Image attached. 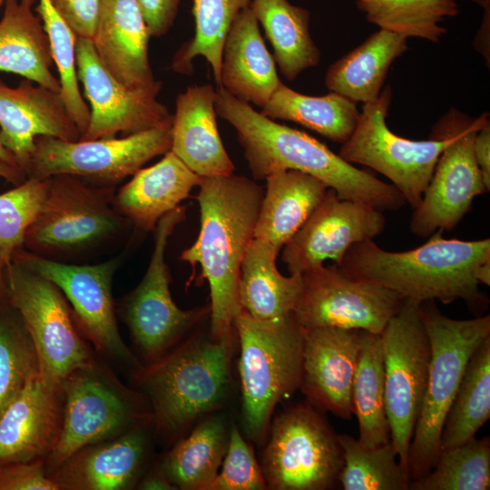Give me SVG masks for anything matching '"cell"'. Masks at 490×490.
Masks as SVG:
<instances>
[{
    "label": "cell",
    "instance_id": "cell-35",
    "mask_svg": "<svg viewBox=\"0 0 490 490\" xmlns=\"http://www.w3.org/2000/svg\"><path fill=\"white\" fill-rule=\"evenodd\" d=\"M363 445L372 447L390 442L385 409V375L380 334L361 330L360 348L351 390Z\"/></svg>",
    "mask_w": 490,
    "mask_h": 490
},
{
    "label": "cell",
    "instance_id": "cell-44",
    "mask_svg": "<svg viewBox=\"0 0 490 490\" xmlns=\"http://www.w3.org/2000/svg\"><path fill=\"white\" fill-rule=\"evenodd\" d=\"M221 469L211 490H262L267 483L254 451L235 424L230 427L229 443Z\"/></svg>",
    "mask_w": 490,
    "mask_h": 490
},
{
    "label": "cell",
    "instance_id": "cell-49",
    "mask_svg": "<svg viewBox=\"0 0 490 490\" xmlns=\"http://www.w3.org/2000/svg\"><path fill=\"white\" fill-rule=\"evenodd\" d=\"M490 9L484 10L483 19L474 41L475 48L485 57L489 65Z\"/></svg>",
    "mask_w": 490,
    "mask_h": 490
},
{
    "label": "cell",
    "instance_id": "cell-19",
    "mask_svg": "<svg viewBox=\"0 0 490 490\" xmlns=\"http://www.w3.org/2000/svg\"><path fill=\"white\" fill-rule=\"evenodd\" d=\"M303 329L299 389L310 405L349 420L351 390L360 348V329Z\"/></svg>",
    "mask_w": 490,
    "mask_h": 490
},
{
    "label": "cell",
    "instance_id": "cell-40",
    "mask_svg": "<svg viewBox=\"0 0 490 490\" xmlns=\"http://www.w3.org/2000/svg\"><path fill=\"white\" fill-rule=\"evenodd\" d=\"M490 488V437H472L441 450L431 471L411 481V490H488Z\"/></svg>",
    "mask_w": 490,
    "mask_h": 490
},
{
    "label": "cell",
    "instance_id": "cell-36",
    "mask_svg": "<svg viewBox=\"0 0 490 490\" xmlns=\"http://www.w3.org/2000/svg\"><path fill=\"white\" fill-rule=\"evenodd\" d=\"M490 417V337L470 357L441 431V450L460 446Z\"/></svg>",
    "mask_w": 490,
    "mask_h": 490
},
{
    "label": "cell",
    "instance_id": "cell-38",
    "mask_svg": "<svg viewBox=\"0 0 490 490\" xmlns=\"http://www.w3.org/2000/svg\"><path fill=\"white\" fill-rule=\"evenodd\" d=\"M366 19L390 32L438 43L446 34L441 23L459 13L455 0H355Z\"/></svg>",
    "mask_w": 490,
    "mask_h": 490
},
{
    "label": "cell",
    "instance_id": "cell-7",
    "mask_svg": "<svg viewBox=\"0 0 490 490\" xmlns=\"http://www.w3.org/2000/svg\"><path fill=\"white\" fill-rule=\"evenodd\" d=\"M389 85L364 103L357 127L342 143L338 155L352 164L367 166L386 176L415 209L430 181L436 162L453 136L452 109L432 128L428 140L403 138L390 131L387 116L391 103Z\"/></svg>",
    "mask_w": 490,
    "mask_h": 490
},
{
    "label": "cell",
    "instance_id": "cell-15",
    "mask_svg": "<svg viewBox=\"0 0 490 490\" xmlns=\"http://www.w3.org/2000/svg\"><path fill=\"white\" fill-rule=\"evenodd\" d=\"M185 218V206H178L158 221L147 270L124 304L123 316L132 336L149 356L159 355L173 346L210 315V306L189 310L180 309L170 291L166 248L174 229Z\"/></svg>",
    "mask_w": 490,
    "mask_h": 490
},
{
    "label": "cell",
    "instance_id": "cell-51",
    "mask_svg": "<svg viewBox=\"0 0 490 490\" xmlns=\"http://www.w3.org/2000/svg\"><path fill=\"white\" fill-rule=\"evenodd\" d=\"M141 489L145 490H171L177 489L164 474H152L148 475L141 484Z\"/></svg>",
    "mask_w": 490,
    "mask_h": 490
},
{
    "label": "cell",
    "instance_id": "cell-2",
    "mask_svg": "<svg viewBox=\"0 0 490 490\" xmlns=\"http://www.w3.org/2000/svg\"><path fill=\"white\" fill-rule=\"evenodd\" d=\"M197 196L201 226L181 260L210 286V337L232 348L234 321L241 310L239 278L242 260L254 238L263 189L241 175L201 177Z\"/></svg>",
    "mask_w": 490,
    "mask_h": 490
},
{
    "label": "cell",
    "instance_id": "cell-11",
    "mask_svg": "<svg viewBox=\"0 0 490 490\" xmlns=\"http://www.w3.org/2000/svg\"><path fill=\"white\" fill-rule=\"evenodd\" d=\"M380 335L390 442L399 464L408 474L409 446L421 410L431 358L420 303L405 299Z\"/></svg>",
    "mask_w": 490,
    "mask_h": 490
},
{
    "label": "cell",
    "instance_id": "cell-26",
    "mask_svg": "<svg viewBox=\"0 0 490 490\" xmlns=\"http://www.w3.org/2000/svg\"><path fill=\"white\" fill-rule=\"evenodd\" d=\"M201 177L172 151L157 163L141 168L113 196L117 211L143 230H154L158 221L199 186Z\"/></svg>",
    "mask_w": 490,
    "mask_h": 490
},
{
    "label": "cell",
    "instance_id": "cell-42",
    "mask_svg": "<svg viewBox=\"0 0 490 490\" xmlns=\"http://www.w3.org/2000/svg\"><path fill=\"white\" fill-rule=\"evenodd\" d=\"M34 11L41 18L49 39L53 60L59 74L61 98L82 135L89 123L90 110L78 83L77 36L49 0H38Z\"/></svg>",
    "mask_w": 490,
    "mask_h": 490
},
{
    "label": "cell",
    "instance_id": "cell-14",
    "mask_svg": "<svg viewBox=\"0 0 490 490\" xmlns=\"http://www.w3.org/2000/svg\"><path fill=\"white\" fill-rule=\"evenodd\" d=\"M454 130L441 152L419 204L413 209L410 230L426 238L436 230L451 231L470 211L475 198L487 191L476 163L474 142L489 113L471 118L453 108Z\"/></svg>",
    "mask_w": 490,
    "mask_h": 490
},
{
    "label": "cell",
    "instance_id": "cell-8",
    "mask_svg": "<svg viewBox=\"0 0 490 490\" xmlns=\"http://www.w3.org/2000/svg\"><path fill=\"white\" fill-rule=\"evenodd\" d=\"M111 187H93L80 177L48 178L42 207L26 230L24 248L48 257L80 252L113 238L126 218L113 205Z\"/></svg>",
    "mask_w": 490,
    "mask_h": 490
},
{
    "label": "cell",
    "instance_id": "cell-41",
    "mask_svg": "<svg viewBox=\"0 0 490 490\" xmlns=\"http://www.w3.org/2000/svg\"><path fill=\"white\" fill-rule=\"evenodd\" d=\"M38 373L31 338L7 299L0 304V416Z\"/></svg>",
    "mask_w": 490,
    "mask_h": 490
},
{
    "label": "cell",
    "instance_id": "cell-12",
    "mask_svg": "<svg viewBox=\"0 0 490 490\" xmlns=\"http://www.w3.org/2000/svg\"><path fill=\"white\" fill-rule=\"evenodd\" d=\"M171 145L172 122L122 138L69 142L38 136L25 173L27 178L67 174L113 183L164 155Z\"/></svg>",
    "mask_w": 490,
    "mask_h": 490
},
{
    "label": "cell",
    "instance_id": "cell-54",
    "mask_svg": "<svg viewBox=\"0 0 490 490\" xmlns=\"http://www.w3.org/2000/svg\"><path fill=\"white\" fill-rule=\"evenodd\" d=\"M482 7L484 10L490 9V0H469Z\"/></svg>",
    "mask_w": 490,
    "mask_h": 490
},
{
    "label": "cell",
    "instance_id": "cell-17",
    "mask_svg": "<svg viewBox=\"0 0 490 490\" xmlns=\"http://www.w3.org/2000/svg\"><path fill=\"white\" fill-rule=\"evenodd\" d=\"M13 260L53 282L70 301L77 322L101 349L140 367L120 336L112 294L113 278L120 258L93 265L65 263L18 250Z\"/></svg>",
    "mask_w": 490,
    "mask_h": 490
},
{
    "label": "cell",
    "instance_id": "cell-20",
    "mask_svg": "<svg viewBox=\"0 0 490 490\" xmlns=\"http://www.w3.org/2000/svg\"><path fill=\"white\" fill-rule=\"evenodd\" d=\"M65 406L58 439L50 453L53 466H62L83 447L116 435L132 420L126 402L94 375L79 369L63 382Z\"/></svg>",
    "mask_w": 490,
    "mask_h": 490
},
{
    "label": "cell",
    "instance_id": "cell-55",
    "mask_svg": "<svg viewBox=\"0 0 490 490\" xmlns=\"http://www.w3.org/2000/svg\"><path fill=\"white\" fill-rule=\"evenodd\" d=\"M6 0H0V7L5 3Z\"/></svg>",
    "mask_w": 490,
    "mask_h": 490
},
{
    "label": "cell",
    "instance_id": "cell-43",
    "mask_svg": "<svg viewBox=\"0 0 490 490\" xmlns=\"http://www.w3.org/2000/svg\"><path fill=\"white\" fill-rule=\"evenodd\" d=\"M48 187V178H27L0 194V263L7 266L24 249L26 230L38 214Z\"/></svg>",
    "mask_w": 490,
    "mask_h": 490
},
{
    "label": "cell",
    "instance_id": "cell-4",
    "mask_svg": "<svg viewBox=\"0 0 490 490\" xmlns=\"http://www.w3.org/2000/svg\"><path fill=\"white\" fill-rule=\"evenodd\" d=\"M240 353L242 424L249 439H266L278 404L299 389L303 329L293 313L258 319L241 309L234 321Z\"/></svg>",
    "mask_w": 490,
    "mask_h": 490
},
{
    "label": "cell",
    "instance_id": "cell-1",
    "mask_svg": "<svg viewBox=\"0 0 490 490\" xmlns=\"http://www.w3.org/2000/svg\"><path fill=\"white\" fill-rule=\"evenodd\" d=\"M436 230L421 246L388 251L373 240L353 244L338 267L349 278L391 289L419 303L464 300L472 310L487 307L479 285H490V239H445Z\"/></svg>",
    "mask_w": 490,
    "mask_h": 490
},
{
    "label": "cell",
    "instance_id": "cell-13",
    "mask_svg": "<svg viewBox=\"0 0 490 490\" xmlns=\"http://www.w3.org/2000/svg\"><path fill=\"white\" fill-rule=\"evenodd\" d=\"M301 279L293 315L302 328L333 327L381 334L405 299L382 286L349 278L336 264L310 269Z\"/></svg>",
    "mask_w": 490,
    "mask_h": 490
},
{
    "label": "cell",
    "instance_id": "cell-9",
    "mask_svg": "<svg viewBox=\"0 0 490 490\" xmlns=\"http://www.w3.org/2000/svg\"><path fill=\"white\" fill-rule=\"evenodd\" d=\"M262 456L270 489L328 490L344 465L338 435L312 405L285 409L271 421Z\"/></svg>",
    "mask_w": 490,
    "mask_h": 490
},
{
    "label": "cell",
    "instance_id": "cell-52",
    "mask_svg": "<svg viewBox=\"0 0 490 490\" xmlns=\"http://www.w3.org/2000/svg\"><path fill=\"white\" fill-rule=\"evenodd\" d=\"M8 299L5 266L0 263V304Z\"/></svg>",
    "mask_w": 490,
    "mask_h": 490
},
{
    "label": "cell",
    "instance_id": "cell-23",
    "mask_svg": "<svg viewBox=\"0 0 490 490\" xmlns=\"http://www.w3.org/2000/svg\"><path fill=\"white\" fill-rule=\"evenodd\" d=\"M58 387L33 377L0 416V464L30 462L53 450L62 427Z\"/></svg>",
    "mask_w": 490,
    "mask_h": 490
},
{
    "label": "cell",
    "instance_id": "cell-24",
    "mask_svg": "<svg viewBox=\"0 0 490 490\" xmlns=\"http://www.w3.org/2000/svg\"><path fill=\"white\" fill-rule=\"evenodd\" d=\"M216 97L217 89L210 83L189 86L178 94L172 115L170 151L201 177L235 171L219 133Z\"/></svg>",
    "mask_w": 490,
    "mask_h": 490
},
{
    "label": "cell",
    "instance_id": "cell-39",
    "mask_svg": "<svg viewBox=\"0 0 490 490\" xmlns=\"http://www.w3.org/2000/svg\"><path fill=\"white\" fill-rule=\"evenodd\" d=\"M344 465L339 485L344 490H409L410 478L397 460L391 444L367 446L349 435H338Z\"/></svg>",
    "mask_w": 490,
    "mask_h": 490
},
{
    "label": "cell",
    "instance_id": "cell-16",
    "mask_svg": "<svg viewBox=\"0 0 490 490\" xmlns=\"http://www.w3.org/2000/svg\"><path fill=\"white\" fill-rule=\"evenodd\" d=\"M76 68L90 103L89 123L79 140L129 135L172 122L168 108L157 99L162 82L148 89L126 87L101 62L91 39L77 37Z\"/></svg>",
    "mask_w": 490,
    "mask_h": 490
},
{
    "label": "cell",
    "instance_id": "cell-18",
    "mask_svg": "<svg viewBox=\"0 0 490 490\" xmlns=\"http://www.w3.org/2000/svg\"><path fill=\"white\" fill-rule=\"evenodd\" d=\"M384 211L364 202L345 200L330 188L302 227L282 248L289 275L332 260L339 265L355 243L373 240L386 227Z\"/></svg>",
    "mask_w": 490,
    "mask_h": 490
},
{
    "label": "cell",
    "instance_id": "cell-50",
    "mask_svg": "<svg viewBox=\"0 0 490 490\" xmlns=\"http://www.w3.org/2000/svg\"><path fill=\"white\" fill-rule=\"evenodd\" d=\"M0 177L10 181L15 186L21 184L27 179L26 174L21 168L2 160H0Z\"/></svg>",
    "mask_w": 490,
    "mask_h": 490
},
{
    "label": "cell",
    "instance_id": "cell-34",
    "mask_svg": "<svg viewBox=\"0 0 490 490\" xmlns=\"http://www.w3.org/2000/svg\"><path fill=\"white\" fill-rule=\"evenodd\" d=\"M260 113L272 120L299 123L341 144L354 132L360 114L357 103L338 93L329 92L321 96L307 95L283 83Z\"/></svg>",
    "mask_w": 490,
    "mask_h": 490
},
{
    "label": "cell",
    "instance_id": "cell-27",
    "mask_svg": "<svg viewBox=\"0 0 490 490\" xmlns=\"http://www.w3.org/2000/svg\"><path fill=\"white\" fill-rule=\"evenodd\" d=\"M265 180L254 239L266 241L279 253L321 202L328 187L295 170L278 171Z\"/></svg>",
    "mask_w": 490,
    "mask_h": 490
},
{
    "label": "cell",
    "instance_id": "cell-47",
    "mask_svg": "<svg viewBox=\"0 0 490 490\" xmlns=\"http://www.w3.org/2000/svg\"><path fill=\"white\" fill-rule=\"evenodd\" d=\"M151 36L161 37L173 25L181 0H137Z\"/></svg>",
    "mask_w": 490,
    "mask_h": 490
},
{
    "label": "cell",
    "instance_id": "cell-31",
    "mask_svg": "<svg viewBox=\"0 0 490 490\" xmlns=\"http://www.w3.org/2000/svg\"><path fill=\"white\" fill-rule=\"evenodd\" d=\"M144 453L143 433L132 430L113 442L74 454L64 463L59 485L84 490L127 488L139 473Z\"/></svg>",
    "mask_w": 490,
    "mask_h": 490
},
{
    "label": "cell",
    "instance_id": "cell-46",
    "mask_svg": "<svg viewBox=\"0 0 490 490\" xmlns=\"http://www.w3.org/2000/svg\"><path fill=\"white\" fill-rule=\"evenodd\" d=\"M77 37L93 36L101 0H49Z\"/></svg>",
    "mask_w": 490,
    "mask_h": 490
},
{
    "label": "cell",
    "instance_id": "cell-48",
    "mask_svg": "<svg viewBox=\"0 0 490 490\" xmlns=\"http://www.w3.org/2000/svg\"><path fill=\"white\" fill-rule=\"evenodd\" d=\"M474 152L487 191L490 190V121L475 134Z\"/></svg>",
    "mask_w": 490,
    "mask_h": 490
},
{
    "label": "cell",
    "instance_id": "cell-53",
    "mask_svg": "<svg viewBox=\"0 0 490 490\" xmlns=\"http://www.w3.org/2000/svg\"><path fill=\"white\" fill-rule=\"evenodd\" d=\"M0 160L9 164L17 166L14 155L3 145L1 139H0Z\"/></svg>",
    "mask_w": 490,
    "mask_h": 490
},
{
    "label": "cell",
    "instance_id": "cell-25",
    "mask_svg": "<svg viewBox=\"0 0 490 490\" xmlns=\"http://www.w3.org/2000/svg\"><path fill=\"white\" fill-rule=\"evenodd\" d=\"M281 83L250 6L232 22L221 53L220 87L237 99L263 107Z\"/></svg>",
    "mask_w": 490,
    "mask_h": 490
},
{
    "label": "cell",
    "instance_id": "cell-21",
    "mask_svg": "<svg viewBox=\"0 0 490 490\" xmlns=\"http://www.w3.org/2000/svg\"><path fill=\"white\" fill-rule=\"evenodd\" d=\"M38 136L74 142L81 132L59 93L27 79L16 87L0 80V139L24 173Z\"/></svg>",
    "mask_w": 490,
    "mask_h": 490
},
{
    "label": "cell",
    "instance_id": "cell-28",
    "mask_svg": "<svg viewBox=\"0 0 490 490\" xmlns=\"http://www.w3.org/2000/svg\"><path fill=\"white\" fill-rule=\"evenodd\" d=\"M37 0H6L0 20V71L13 73L59 93L51 71L50 43L34 9Z\"/></svg>",
    "mask_w": 490,
    "mask_h": 490
},
{
    "label": "cell",
    "instance_id": "cell-29",
    "mask_svg": "<svg viewBox=\"0 0 490 490\" xmlns=\"http://www.w3.org/2000/svg\"><path fill=\"white\" fill-rule=\"evenodd\" d=\"M407 39L403 34L377 30L328 66L326 87L355 103L376 100L390 66L407 50Z\"/></svg>",
    "mask_w": 490,
    "mask_h": 490
},
{
    "label": "cell",
    "instance_id": "cell-6",
    "mask_svg": "<svg viewBox=\"0 0 490 490\" xmlns=\"http://www.w3.org/2000/svg\"><path fill=\"white\" fill-rule=\"evenodd\" d=\"M231 352L210 335L199 334L139 370L160 428L180 432L223 407L230 388Z\"/></svg>",
    "mask_w": 490,
    "mask_h": 490
},
{
    "label": "cell",
    "instance_id": "cell-32",
    "mask_svg": "<svg viewBox=\"0 0 490 490\" xmlns=\"http://www.w3.org/2000/svg\"><path fill=\"white\" fill-rule=\"evenodd\" d=\"M250 8L274 50L283 76L292 81L320 62L321 53L310 32V13L289 0H250Z\"/></svg>",
    "mask_w": 490,
    "mask_h": 490
},
{
    "label": "cell",
    "instance_id": "cell-45",
    "mask_svg": "<svg viewBox=\"0 0 490 490\" xmlns=\"http://www.w3.org/2000/svg\"><path fill=\"white\" fill-rule=\"evenodd\" d=\"M59 484L48 478L37 461L0 464V490H57Z\"/></svg>",
    "mask_w": 490,
    "mask_h": 490
},
{
    "label": "cell",
    "instance_id": "cell-37",
    "mask_svg": "<svg viewBox=\"0 0 490 490\" xmlns=\"http://www.w3.org/2000/svg\"><path fill=\"white\" fill-rule=\"evenodd\" d=\"M250 0H193V37L176 52L172 69L191 74L192 61L202 56L210 65L218 88L220 87L221 53L227 33L239 13Z\"/></svg>",
    "mask_w": 490,
    "mask_h": 490
},
{
    "label": "cell",
    "instance_id": "cell-10",
    "mask_svg": "<svg viewBox=\"0 0 490 490\" xmlns=\"http://www.w3.org/2000/svg\"><path fill=\"white\" fill-rule=\"evenodd\" d=\"M5 276L8 301L31 338L41 377L62 387L73 372L92 368L89 351L59 288L15 260L5 267Z\"/></svg>",
    "mask_w": 490,
    "mask_h": 490
},
{
    "label": "cell",
    "instance_id": "cell-30",
    "mask_svg": "<svg viewBox=\"0 0 490 490\" xmlns=\"http://www.w3.org/2000/svg\"><path fill=\"white\" fill-rule=\"evenodd\" d=\"M278 254L269 243L253 238L240 265V303L258 319H275L293 313L301 291V275L283 276L276 265Z\"/></svg>",
    "mask_w": 490,
    "mask_h": 490
},
{
    "label": "cell",
    "instance_id": "cell-22",
    "mask_svg": "<svg viewBox=\"0 0 490 490\" xmlns=\"http://www.w3.org/2000/svg\"><path fill=\"white\" fill-rule=\"evenodd\" d=\"M151 34L137 0H101L92 38L107 70L131 89L157 85L149 59Z\"/></svg>",
    "mask_w": 490,
    "mask_h": 490
},
{
    "label": "cell",
    "instance_id": "cell-5",
    "mask_svg": "<svg viewBox=\"0 0 490 490\" xmlns=\"http://www.w3.org/2000/svg\"><path fill=\"white\" fill-rule=\"evenodd\" d=\"M430 341L428 380L408 451L410 482L428 474L441 452V431L466 364L490 337V316L454 319L441 313L435 300L420 303Z\"/></svg>",
    "mask_w": 490,
    "mask_h": 490
},
{
    "label": "cell",
    "instance_id": "cell-33",
    "mask_svg": "<svg viewBox=\"0 0 490 490\" xmlns=\"http://www.w3.org/2000/svg\"><path fill=\"white\" fill-rule=\"evenodd\" d=\"M228 422L222 413H211L168 454L163 474L176 488L211 490L229 443Z\"/></svg>",
    "mask_w": 490,
    "mask_h": 490
},
{
    "label": "cell",
    "instance_id": "cell-3",
    "mask_svg": "<svg viewBox=\"0 0 490 490\" xmlns=\"http://www.w3.org/2000/svg\"><path fill=\"white\" fill-rule=\"evenodd\" d=\"M215 110L236 131L255 180L295 170L318 179L342 199L368 203L382 211H398L406 203L392 184L357 168L305 132L263 115L223 88H217Z\"/></svg>",
    "mask_w": 490,
    "mask_h": 490
}]
</instances>
